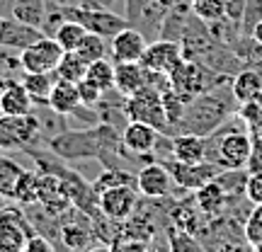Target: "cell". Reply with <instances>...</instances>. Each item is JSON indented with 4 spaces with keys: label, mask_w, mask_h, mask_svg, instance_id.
<instances>
[{
    "label": "cell",
    "mask_w": 262,
    "mask_h": 252,
    "mask_svg": "<svg viewBox=\"0 0 262 252\" xmlns=\"http://www.w3.org/2000/svg\"><path fill=\"white\" fill-rule=\"evenodd\" d=\"M224 8H226V19L241 25L245 17V10H248V0H224Z\"/></svg>",
    "instance_id": "obj_39"
},
{
    "label": "cell",
    "mask_w": 262,
    "mask_h": 252,
    "mask_svg": "<svg viewBox=\"0 0 262 252\" xmlns=\"http://www.w3.org/2000/svg\"><path fill=\"white\" fill-rule=\"evenodd\" d=\"M114 252H146V243L141 240H119L117 247H112Z\"/></svg>",
    "instance_id": "obj_41"
},
{
    "label": "cell",
    "mask_w": 262,
    "mask_h": 252,
    "mask_svg": "<svg viewBox=\"0 0 262 252\" xmlns=\"http://www.w3.org/2000/svg\"><path fill=\"white\" fill-rule=\"evenodd\" d=\"M139 204V189L134 185H119L110 187L97 194V206L100 214L110 221H129Z\"/></svg>",
    "instance_id": "obj_7"
},
{
    "label": "cell",
    "mask_w": 262,
    "mask_h": 252,
    "mask_svg": "<svg viewBox=\"0 0 262 252\" xmlns=\"http://www.w3.org/2000/svg\"><path fill=\"white\" fill-rule=\"evenodd\" d=\"M235 117H238V119L248 126V131L262 129V93L255 95V97H250L248 102L241 104Z\"/></svg>",
    "instance_id": "obj_33"
},
{
    "label": "cell",
    "mask_w": 262,
    "mask_h": 252,
    "mask_svg": "<svg viewBox=\"0 0 262 252\" xmlns=\"http://www.w3.org/2000/svg\"><path fill=\"white\" fill-rule=\"evenodd\" d=\"M32 235L27 218L19 209L5 206L0 211V252H22Z\"/></svg>",
    "instance_id": "obj_11"
},
{
    "label": "cell",
    "mask_w": 262,
    "mask_h": 252,
    "mask_svg": "<svg viewBox=\"0 0 262 252\" xmlns=\"http://www.w3.org/2000/svg\"><path fill=\"white\" fill-rule=\"evenodd\" d=\"M262 93V73L253 68H243L231 78V95L238 104L248 102L250 97Z\"/></svg>",
    "instance_id": "obj_21"
},
{
    "label": "cell",
    "mask_w": 262,
    "mask_h": 252,
    "mask_svg": "<svg viewBox=\"0 0 262 252\" xmlns=\"http://www.w3.org/2000/svg\"><path fill=\"white\" fill-rule=\"evenodd\" d=\"M172 175V182L180 189L187 192H196L199 187H204L206 182H211L221 175V168L211 163V160H202V163H180V160H170L165 163Z\"/></svg>",
    "instance_id": "obj_9"
},
{
    "label": "cell",
    "mask_w": 262,
    "mask_h": 252,
    "mask_svg": "<svg viewBox=\"0 0 262 252\" xmlns=\"http://www.w3.org/2000/svg\"><path fill=\"white\" fill-rule=\"evenodd\" d=\"M206 139V160L221 170H248L253 141L250 131H211Z\"/></svg>",
    "instance_id": "obj_2"
},
{
    "label": "cell",
    "mask_w": 262,
    "mask_h": 252,
    "mask_svg": "<svg viewBox=\"0 0 262 252\" xmlns=\"http://www.w3.org/2000/svg\"><path fill=\"white\" fill-rule=\"evenodd\" d=\"M124 112L129 122L148 124L160 133L168 131V117H165V107H163V95L153 87H143L136 95H129L124 102Z\"/></svg>",
    "instance_id": "obj_4"
},
{
    "label": "cell",
    "mask_w": 262,
    "mask_h": 252,
    "mask_svg": "<svg viewBox=\"0 0 262 252\" xmlns=\"http://www.w3.org/2000/svg\"><path fill=\"white\" fill-rule=\"evenodd\" d=\"M146 47H148L146 34L129 25L110 39V58L114 63H136V61H141Z\"/></svg>",
    "instance_id": "obj_12"
},
{
    "label": "cell",
    "mask_w": 262,
    "mask_h": 252,
    "mask_svg": "<svg viewBox=\"0 0 262 252\" xmlns=\"http://www.w3.org/2000/svg\"><path fill=\"white\" fill-rule=\"evenodd\" d=\"M226 80V75L216 73L214 68H209L202 61L194 58H182L180 65L170 73V90L178 95L185 104H189L192 100H196L199 95L211 93L214 87Z\"/></svg>",
    "instance_id": "obj_1"
},
{
    "label": "cell",
    "mask_w": 262,
    "mask_h": 252,
    "mask_svg": "<svg viewBox=\"0 0 262 252\" xmlns=\"http://www.w3.org/2000/svg\"><path fill=\"white\" fill-rule=\"evenodd\" d=\"M3 150H5V148H3V146H0V155H3Z\"/></svg>",
    "instance_id": "obj_49"
},
{
    "label": "cell",
    "mask_w": 262,
    "mask_h": 252,
    "mask_svg": "<svg viewBox=\"0 0 262 252\" xmlns=\"http://www.w3.org/2000/svg\"><path fill=\"white\" fill-rule=\"evenodd\" d=\"M189 10L202 25H216L226 19L224 0H189Z\"/></svg>",
    "instance_id": "obj_26"
},
{
    "label": "cell",
    "mask_w": 262,
    "mask_h": 252,
    "mask_svg": "<svg viewBox=\"0 0 262 252\" xmlns=\"http://www.w3.org/2000/svg\"><path fill=\"white\" fill-rule=\"evenodd\" d=\"M56 80H58L56 71H51V73H25L22 75V85H25V90L29 93V97L34 100V104L49 102V95L54 90Z\"/></svg>",
    "instance_id": "obj_22"
},
{
    "label": "cell",
    "mask_w": 262,
    "mask_h": 252,
    "mask_svg": "<svg viewBox=\"0 0 262 252\" xmlns=\"http://www.w3.org/2000/svg\"><path fill=\"white\" fill-rule=\"evenodd\" d=\"M25 175V168L19 165L15 158L0 155V194H5L8 199H12L15 187H17L19 177Z\"/></svg>",
    "instance_id": "obj_25"
},
{
    "label": "cell",
    "mask_w": 262,
    "mask_h": 252,
    "mask_svg": "<svg viewBox=\"0 0 262 252\" xmlns=\"http://www.w3.org/2000/svg\"><path fill=\"white\" fill-rule=\"evenodd\" d=\"M214 252H250V247H245L243 243H224L221 247H216Z\"/></svg>",
    "instance_id": "obj_42"
},
{
    "label": "cell",
    "mask_w": 262,
    "mask_h": 252,
    "mask_svg": "<svg viewBox=\"0 0 262 252\" xmlns=\"http://www.w3.org/2000/svg\"><path fill=\"white\" fill-rule=\"evenodd\" d=\"M56 75L61 80H68V83H80L88 75V61L80 58L75 51H63V56L56 65Z\"/></svg>",
    "instance_id": "obj_24"
},
{
    "label": "cell",
    "mask_w": 262,
    "mask_h": 252,
    "mask_svg": "<svg viewBox=\"0 0 262 252\" xmlns=\"http://www.w3.org/2000/svg\"><path fill=\"white\" fill-rule=\"evenodd\" d=\"M182 58H185L182 41L160 37V39L150 41L148 47H146L143 56H141V65H143V68H148V71H156V73L170 75L180 65Z\"/></svg>",
    "instance_id": "obj_8"
},
{
    "label": "cell",
    "mask_w": 262,
    "mask_h": 252,
    "mask_svg": "<svg viewBox=\"0 0 262 252\" xmlns=\"http://www.w3.org/2000/svg\"><path fill=\"white\" fill-rule=\"evenodd\" d=\"M170 155L180 163H202L206 160V139L196 133H175L170 141Z\"/></svg>",
    "instance_id": "obj_17"
},
{
    "label": "cell",
    "mask_w": 262,
    "mask_h": 252,
    "mask_svg": "<svg viewBox=\"0 0 262 252\" xmlns=\"http://www.w3.org/2000/svg\"><path fill=\"white\" fill-rule=\"evenodd\" d=\"M85 78H90L95 85H100L104 93L107 90H112L114 87V61L110 58H97L93 63H88V75Z\"/></svg>",
    "instance_id": "obj_30"
},
{
    "label": "cell",
    "mask_w": 262,
    "mask_h": 252,
    "mask_svg": "<svg viewBox=\"0 0 262 252\" xmlns=\"http://www.w3.org/2000/svg\"><path fill=\"white\" fill-rule=\"evenodd\" d=\"M44 12H47V0H10V17L25 25L41 27Z\"/></svg>",
    "instance_id": "obj_23"
},
{
    "label": "cell",
    "mask_w": 262,
    "mask_h": 252,
    "mask_svg": "<svg viewBox=\"0 0 262 252\" xmlns=\"http://www.w3.org/2000/svg\"><path fill=\"white\" fill-rule=\"evenodd\" d=\"M22 252H54V245L49 243L44 235H29V240L25 243Z\"/></svg>",
    "instance_id": "obj_40"
},
{
    "label": "cell",
    "mask_w": 262,
    "mask_h": 252,
    "mask_svg": "<svg viewBox=\"0 0 262 252\" xmlns=\"http://www.w3.org/2000/svg\"><path fill=\"white\" fill-rule=\"evenodd\" d=\"M156 3H158V5L165 10V12H170L172 8H178V5H180V0H156Z\"/></svg>",
    "instance_id": "obj_44"
},
{
    "label": "cell",
    "mask_w": 262,
    "mask_h": 252,
    "mask_svg": "<svg viewBox=\"0 0 262 252\" xmlns=\"http://www.w3.org/2000/svg\"><path fill=\"white\" fill-rule=\"evenodd\" d=\"M250 34H253V41H255V44H257V47H262V17L253 25V29H250Z\"/></svg>",
    "instance_id": "obj_43"
},
{
    "label": "cell",
    "mask_w": 262,
    "mask_h": 252,
    "mask_svg": "<svg viewBox=\"0 0 262 252\" xmlns=\"http://www.w3.org/2000/svg\"><path fill=\"white\" fill-rule=\"evenodd\" d=\"M5 206H8V196H5V194H0V211H3Z\"/></svg>",
    "instance_id": "obj_47"
},
{
    "label": "cell",
    "mask_w": 262,
    "mask_h": 252,
    "mask_svg": "<svg viewBox=\"0 0 262 252\" xmlns=\"http://www.w3.org/2000/svg\"><path fill=\"white\" fill-rule=\"evenodd\" d=\"M85 32H88V29H85L78 19H68V22H63V25L56 29L54 39L58 41V47L63 49V51H75V47L80 44V39L85 37Z\"/></svg>",
    "instance_id": "obj_31"
},
{
    "label": "cell",
    "mask_w": 262,
    "mask_h": 252,
    "mask_svg": "<svg viewBox=\"0 0 262 252\" xmlns=\"http://www.w3.org/2000/svg\"><path fill=\"white\" fill-rule=\"evenodd\" d=\"M228 201H231V196L219 185V179L206 182L204 187H199L194 192V204H196V209H199V214L209 216V218H219V216L226 211Z\"/></svg>",
    "instance_id": "obj_16"
},
{
    "label": "cell",
    "mask_w": 262,
    "mask_h": 252,
    "mask_svg": "<svg viewBox=\"0 0 262 252\" xmlns=\"http://www.w3.org/2000/svg\"><path fill=\"white\" fill-rule=\"evenodd\" d=\"M119 185H134V187H136V175H129V172H124V170H119V168H107L102 175L93 182V189H95V194H100L104 189L119 187Z\"/></svg>",
    "instance_id": "obj_32"
},
{
    "label": "cell",
    "mask_w": 262,
    "mask_h": 252,
    "mask_svg": "<svg viewBox=\"0 0 262 252\" xmlns=\"http://www.w3.org/2000/svg\"><path fill=\"white\" fill-rule=\"evenodd\" d=\"M41 139V126L34 112L10 117L0 112V146L3 148H27Z\"/></svg>",
    "instance_id": "obj_5"
},
{
    "label": "cell",
    "mask_w": 262,
    "mask_h": 252,
    "mask_svg": "<svg viewBox=\"0 0 262 252\" xmlns=\"http://www.w3.org/2000/svg\"><path fill=\"white\" fill-rule=\"evenodd\" d=\"M34 109V100L29 97L22 83H8L0 87V112L10 114V117H19V114H29Z\"/></svg>",
    "instance_id": "obj_19"
},
{
    "label": "cell",
    "mask_w": 262,
    "mask_h": 252,
    "mask_svg": "<svg viewBox=\"0 0 262 252\" xmlns=\"http://www.w3.org/2000/svg\"><path fill=\"white\" fill-rule=\"evenodd\" d=\"M90 228L88 225H80L75 221H68V223L61 225V243L73 252H80L90 245Z\"/></svg>",
    "instance_id": "obj_28"
},
{
    "label": "cell",
    "mask_w": 262,
    "mask_h": 252,
    "mask_svg": "<svg viewBox=\"0 0 262 252\" xmlns=\"http://www.w3.org/2000/svg\"><path fill=\"white\" fill-rule=\"evenodd\" d=\"M250 141H253V150L248 160V172H262V129L250 131Z\"/></svg>",
    "instance_id": "obj_37"
},
{
    "label": "cell",
    "mask_w": 262,
    "mask_h": 252,
    "mask_svg": "<svg viewBox=\"0 0 262 252\" xmlns=\"http://www.w3.org/2000/svg\"><path fill=\"white\" fill-rule=\"evenodd\" d=\"M160 141V131L141 122H126L122 131V146L126 155H136V158H146L150 155Z\"/></svg>",
    "instance_id": "obj_14"
},
{
    "label": "cell",
    "mask_w": 262,
    "mask_h": 252,
    "mask_svg": "<svg viewBox=\"0 0 262 252\" xmlns=\"http://www.w3.org/2000/svg\"><path fill=\"white\" fill-rule=\"evenodd\" d=\"M250 252H262V243H255V245H250Z\"/></svg>",
    "instance_id": "obj_48"
},
{
    "label": "cell",
    "mask_w": 262,
    "mask_h": 252,
    "mask_svg": "<svg viewBox=\"0 0 262 252\" xmlns=\"http://www.w3.org/2000/svg\"><path fill=\"white\" fill-rule=\"evenodd\" d=\"M226 114H228V102H226V97L219 95V87H214L211 93L199 95L185 107V117L178 124V133L209 136L226 119Z\"/></svg>",
    "instance_id": "obj_3"
},
{
    "label": "cell",
    "mask_w": 262,
    "mask_h": 252,
    "mask_svg": "<svg viewBox=\"0 0 262 252\" xmlns=\"http://www.w3.org/2000/svg\"><path fill=\"white\" fill-rule=\"evenodd\" d=\"M160 95H163V107H165V117H168V129H178V124L182 122V117H185V107H187V104L182 102L170 87Z\"/></svg>",
    "instance_id": "obj_34"
},
{
    "label": "cell",
    "mask_w": 262,
    "mask_h": 252,
    "mask_svg": "<svg viewBox=\"0 0 262 252\" xmlns=\"http://www.w3.org/2000/svg\"><path fill=\"white\" fill-rule=\"evenodd\" d=\"M85 252H114L110 245H88Z\"/></svg>",
    "instance_id": "obj_45"
},
{
    "label": "cell",
    "mask_w": 262,
    "mask_h": 252,
    "mask_svg": "<svg viewBox=\"0 0 262 252\" xmlns=\"http://www.w3.org/2000/svg\"><path fill=\"white\" fill-rule=\"evenodd\" d=\"M61 56H63V49L58 47V41L44 34L41 39L32 41L27 49L19 51V63L25 73H51L56 71Z\"/></svg>",
    "instance_id": "obj_6"
},
{
    "label": "cell",
    "mask_w": 262,
    "mask_h": 252,
    "mask_svg": "<svg viewBox=\"0 0 262 252\" xmlns=\"http://www.w3.org/2000/svg\"><path fill=\"white\" fill-rule=\"evenodd\" d=\"M110 39L100 37V34H93V32H85V37L80 39V44L75 47V54L80 58H85L88 63H93L97 58H104L110 54Z\"/></svg>",
    "instance_id": "obj_27"
},
{
    "label": "cell",
    "mask_w": 262,
    "mask_h": 252,
    "mask_svg": "<svg viewBox=\"0 0 262 252\" xmlns=\"http://www.w3.org/2000/svg\"><path fill=\"white\" fill-rule=\"evenodd\" d=\"M71 17L78 19L88 32L100 34L104 39H112L114 34H119L124 27H129V19L114 12V10H88V8H78L75 5Z\"/></svg>",
    "instance_id": "obj_10"
},
{
    "label": "cell",
    "mask_w": 262,
    "mask_h": 252,
    "mask_svg": "<svg viewBox=\"0 0 262 252\" xmlns=\"http://www.w3.org/2000/svg\"><path fill=\"white\" fill-rule=\"evenodd\" d=\"M47 104L56 114H61V117H71V114L83 104L80 102V95H78V85L58 78L56 85H54V90H51V95H49Z\"/></svg>",
    "instance_id": "obj_20"
},
{
    "label": "cell",
    "mask_w": 262,
    "mask_h": 252,
    "mask_svg": "<svg viewBox=\"0 0 262 252\" xmlns=\"http://www.w3.org/2000/svg\"><path fill=\"white\" fill-rule=\"evenodd\" d=\"M245 199L250 204H262V172H250L245 182Z\"/></svg>",
    "instance_id": "obj_38"
},
{
    "label": "cell",
    "mask_w": 262,
    "mask_h": 252,
    "mask_svg": "<svg viewBox=\"0 0 262 252\" xmlns=\"http://www.w3.org/2000/svg\"><path fill=\"white\" fill-rule=\"evenodd\" d=\"M47 3H54V5H63V8H75L78 0H47Z\"/></svg>",
    "instance_id": "obj_46"
},
{
    "label": "cell",
    "mask_w": 262,
    "mask_h": 252,
    "mask_svg": "<svg viewBox=\"0 0 262 252\" xmlns=\"http://www.w3.org/2000/svg\"><path fill=\"white\" fill-rule=\"evenodd\" d=\"M78 85V95H80V102L85 104V107H97V102L102 100V95H104V90L100 87V85H95L90 78H83L80 83H75Z\"/></svg>",
    "instance_id": "obj_36"
},
{
    "label": "cell",
    "mask_w": 262,
    "mask_h": 252,
    "mask_svg": "<svg viewBox=\"0 0 262 252\" xmlns=\"http://www.w3.org/2000/svg\"><path fill=\"white\" fill-rule=\"evenodd\" d=\"M172 175L165 163H148L136 172V189L146 199H163L172 189Z\"/></svg>",
    "instance_id": "obj_13"
},
{
    "label": "cell",
    "mask_w": 262,
    "mask_h": 252,
    "mask_svg": "<svg viewBox=\"0 0 262 252\" xmlns=\"http://www.w3.org/2000/svg\"><path fill=\"white\" fill-rule=\"evenodd\" d=\"M243 235L248 245L262 243V204H255L253 211L248 214L245 225H243Z\"/></svg>",
    "instance_id": "obj_35"
},
{
    "label": "cell",
    "mask_w": 262,
    "mask_h": 252,
    "mask_svg": "<svg viewBox=\"0 0 262 252\" xmlns=\"http://www.w3.org/2000/svg\"><path fill=\"white\" fill-rule=\"evenodd\" d=\"M41 37H44V32L39 27L25 25V22H19L15 17H0V47L22 51V49H27L32 41H37Z\"/></svg>",
    "instance_id": "obj_15"
},
{
    "label": "cell",
    "mask_w": 262,
    "mask_h": 252,
    "mask_svg": "<svg viewBox=\"0 0 262 252\" xmlns=\"http://www.w3.org/2000/svg\"><path fill=\"white\" fill-rule=\"evenodd\" d=\"M12 199L22 206L37 204L39 201V172H29V170H25V175L19 177L17 187H15Z\"/></svg>",
    "instance_id": "obj_29"
},
{
    "label": "cell",
    "mask_w": 262,
    "mask_h": 252,
    "mask_svg": "<svg viewBox=\"0 0 262 252\" xmlns=\"http://www.w3.org/2000/svg\"><path fill=\"white\" fill-rule=\"evenodd\" d=\"M146 85H148V71L141 65V61H136V63H114V87L124 97L136 95Z\"/></svg>",
    "instance_id": "obj_18"
}]
</instances>
